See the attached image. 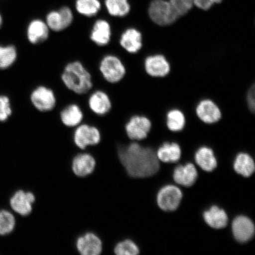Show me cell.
Here are the masks:
<instances>
[{
	"instance_id": "44dd1931",
	"label": "cell",
	"mask_w": 255,
	"mask_h": 255,
	"mask_svg": "<svg viewBox=\"0 0 255 255\" xmlns=\"http://www.w3.org/2000/svg\"><path fill=\"white\" fill-rule=\"evenodd\" d=\"M60 117L65 126L76 127L81 124L84 119V113L78 105L72 104L64 108L60 114Z\"/></svg>"
},
{
	"instance_id": "277c9868",
	"label": "cell",
	"mask_w": 255,
	"mask_h": 255,
	"mask_svg": "<svg viewBox=\"0 0 255 255\" xmlns=\"http://www.w3.org/2000/svg\"><path fill=\"white\" fill-rule=\"evenodd\" d=\"M100 71L105 81L113 84L122 81L127 72L126 66L120 57L111 54L101 60Z\"/></svg>"
},
{
	"instance_id": "ac0fdd59",
	"label": "cell",
	"mask_w": 255,
	"mask_h": 255,
	"mask_svg": "<svg viewBox=\"0 0 255 255\" xmlns=\"http://www.w3.org/2000/svg\"><path fill=\"white\" fill-rule=\"evenodd\" d=\"M112 37L111 26L104 19H99L92 26L90 39L97 46L104 47L110 43Z\"/></svg>"
},
{
	"instance_id": "4316f807",
	"label": "cell",
	"mask_w": 255,
	"mask_h": 255,
	"mask_svg": "<svg viewBox=\"0 0 255 255\" xmlns=\"http://www.w3.org/2000/svg\"><path fill=\"white\" fill-rule=\"evenodd\" d=\"M105 5L108 13L116 17H125L130 10L128 0H105Z\"/></svg>"
},
{
	"instance_id": "3957f363",
	"label": "cell",
	"mask_w": 255,
	"mask_h": 255,
	"mask_svg": "<svg viewBox=\"0 0 255 255\" xmlns=\"http://www.w3.org/2000/svg\"><path fill=\"white\" fill-rule=\"evenodd\" d=\"M148 15L155 24L162 27L174 23L179 17L170 2L166 0H153L149 6Z\"/></svg>"
},
{
	"instance_id": "8fae6325",
	"label": "cell",
	"mask_w": 255,
	"mask_h": 255,
	"mask_svg": "<svg viewBox=\"0 0 255 255\" xmlns=\"http://www.w3.org/2000/svg\"><path fill=\"white\" fill-rule=\"evenodd\" d=\"M36 200L34 194L30 191L19 190L9 199V206L14 212L22 216L30 215Z\"/></svg>"
},
{
	"instance_id": "484cf974",
	"label": "cell",
	"mask_w": 255,
	"mask_h": 255,
	"mask_svg": "<svg viewBox=\"0 0 255 255\" xmlns=\"http://www.w3.org/2000/svg\"><path fill=\"white\" fill-rule=\"evenodd\" d=\"M18 51L14 44L0 45V70L7 69L17 61Z\"/></svg>"
},
{
	"instance_id": "d6986e66",
	"label": "cell",
	"mask_w": 255,
	"mask_h": 255,
	"mask_svg": "<svg viewBox=\"0 0 255 255\" xmlns=\"http://www.w3.org/2000/svg\"><path fill=\"white\" fill-rule=\"evenodd\" d=\"M96 161L91 154L83 153L73 158L72 168L73 173L80 177L90 175L95 170Z\"/></svg>"
},
{
	"instance_id": "d590c367",
	"label": "cell",
	"mask_w": 255,
	"mask_h": 255,
	"mask_svg": "<svg viewBox=\"0 0 255 255\" xmlns=\"http://www.w3.org/2000/svg\"><path fill=\"white\" fill-rule=\"evenodd\" d=\"M3 23V18L2 16L1 13H0V28L2 26V24Z\"/></svg>"
},
{
	"instance_id": "7c38bea8",
	"label": "cell",
	"mask_w": 255,
	"mask_h": 255,
	"mask_svg": "<svg viewBox=\"0 0 255 255\" xmlns=\"http://www.w3.org/2000/svg\"><path fill=\"white\" fill-rule=\"evenodd\" d=\"M196 113L204 123L212 124L221 119L222 111L218 105L210 99L200 101L196 107Z\"/></svg>"
},
{
	"instance_id": "603a6c76",
	"label": "cell",
	"mask_w": 255,
	"mask_h": 255,
	"mask_svg": "<svg viewBox=\"0 0 255 255\" xmlns=\"http://www.w3.org/2000/svg\"><path fill=\"white\" fill-rule=\"evenodd\" d=\"M195 160L197 165L206 171H212L217 167V160L214 153L209 148H200L195 155Z\"/></svg>"
},
{
	"instance_id": "7a4b0ae2",
	"label": "cell",
	"mask_w": 255,
	"mask_h": 255,
	"mask_svg": "<svg viewBox=\"0 0 255 255\" xmlns=\"http://www.w3.org/2000/svg\"><path fill=\"white\" fill-rule=\"evenodd\" d=\"M61 78L65 87L76 94H87L93 87L91 73L81 62L69 63L64 68Z\"/></svg>"
},
{
	"instance_id": "9c48e42d",
	"label": "cell",
	"mask_w": 255,
	"mask_h": 255,
	"mask_svg": "<svg viewBox=\"0 0 255 255\" xmlns=\"http://www.w3.org/2000/svg\"><path fill=\"white\" fill-rule=\"evenodd\" d=\"M152 127L147 117L134 116L130 118L126 126L127 134L132 140H142L147 137Z\"/></svg>"
},
{
	"instance_id": "4dcf8cb0",
	"label": "cell",
	"mask_w": 255,
	"mask_h": 255,
	"mask_svg": "<svg viewBox=\"0 0 255 255\" xmlns=\"http://www.w3.org/2000/svg\"><path fill=\"white\" fill-rule=\"evenodd\" d=\"M114 252L117 255H136L139 250L134 242L127 239L119 242L115 247Z\"/></svg>"
},
{
	"instance_id": "9a60e30c",
	"label": "cell",
	"mask_w": 255,
	"mask_h": 255,
	"mask_svg": "<svg viewBox=\"0 0 255 255\" xmlns=\"http://www.w3.org/2000/svg\"><path fill=\"white\" fill-rule=\"evenodd\" d=\"M141 32L135 28H128L121 35L120 44L128 53L135 54L141 50L143 46Z\"/></svg>"
},
{
	"instance_id": "f546056e",
	"label": "cell",
	"mask_w": 255,
	"mask_h": 255,
	"mask_svg": "<svg viewBox=\"0 0 255 255\" xmlns=\"http://www.w3.org/2000/svg\"><path fill=\"white\" fill-rule=\"evenodd\" d=\"M16 221L13 214L7 210H0V236L11 234L14 230Z\"/></svg>"
},
{
	"instance_id": "e0dca14e",
	"label": "cell",
	"mask_w": 255,
	"mask_h": 255,
	"mask_svg": "<svg viewBox=\"0 0 255 255\" xmlns=\"http://www.w3.org/2000/svg\"><path fill=\"white\" fill-rule=\"evenodd\" d=\"M88 104L92 113L99 116H104L112 109V102L106 92L98 90L92 93L88 98Z\"/></svg>"
},
{
	"instance_id": "30bf717a",
	"label": "cell",
	"mask_w": 255,
	"mask_h": 255,
	"mask_svg": "<svg viewBox=\"0 0 255 255\" xmlns=\"http://www.w3.org/2000/svg\"><path fill=\"white\" fill-rule=\"evenodd\" d=\"M143 65L146 73L153 78H164L171 71L170 63L166 57L161 54L146 57Z\"/></svg>"
},
{
	"instance_id": "8992f818",
	"label": "cell",
	"mask_w": 255,
	"mask_h": 255,
	"mask_svg": "<svg viewBox=\"0 0 255 255\" xmlns=\"http://www.w3.org/2000/svg\"><path fill=\"white\" fill-rule=\"evenodd\" d=\"M101 135L97 127L80 124L73 133V141L80 149H84L88 146L97 145L100 143Z\"/></svg>"
},
{
	"instance_id": "f1b7e54d",
	"label": "cell",
	"mask_w": 255,
	"mask_h": 255,
	"mask_svg": "<svg viewBox=\"0 0 255 255\" xmlns=\"http://www.w3.org/2000/svg\"><path fill=\"white\" fill-rule=\"evenodd\" d=\"M167 126L173 132H179L186 125V117L182 111L178 109L169 111L167 114Z\"/></svg>"
},
{
	"instance_id": "836d02e7",
	"label": "cell",
	"mask_w": 255,
	"mask_h": 255,
	"mask_svg": "<svg viewBox=\"0 0 255 255\" xmlns=\"http://www.w3.org/2000/svg\"><path fill=\"white\" fill-rule=\"evenodd\" d=\"M223 0H193L194 4L203 10H208L215 4H219Z\"/></svg>"
},
{
	"instance_id": "cb8c5ba5",
	"label": "cell",
	"mask_w": 255,
	"mask_h": 255,
	"mask_svg": "<svg viewBox=\"0 0 255 255\" xmlns=\"http://www.w3.org/2000/svg\"><path fill=\"white\" fill-rule=\"evenodd\" d=\"M157 154L159 161L164 162H175L181 157V149L176 143H164L158 149Z\"/></svg>"
},
{
	"instance_id": "5b68a950",
	"label": "cell",
	"mask_w": 255,
	"mask_h": 255,
	"mask_svg": "<svg viewBox=\"0 0 255 255\" xmlns=\"http://www.w3.org/2000/svg\"><path fill=\"white\" fill-rule=\"evenodd\" d=\"M30 100L33 106L42 113L52 111L57 103L55 92L45 86H39L34 89L31 92Z\"/></svg>"
},
{
	"instance_id": "d6a6232c",
	"label": "cell",
	"mask_w": 255,
	"mask_h": 255,
	"mask_svg": "<svg viewBox=\"0 0 255 255\" xmlns=\"http://www.w3.org/2000/svg\"><path fill=\"white\" fill-rule=\"evenodd\" d=\"M178 16L186 15L194 5L193 0H169Z\"/></svg>"
},
{
	"instance_id": "4fadbf2b",
	"label": "cell",
	"mask_w": 255,
	"mask_h": 255,
	"mask_svg": "<svg viewBox=\"0 0 255 255\" xmlns=\"http://www.w3.org/2000/svg\"><path fill=\"white\" fill-rule=\"evenodd\" d=\"M76 249L82 255H99L103 250V245L97 235L89 232L77 239Z\"/></svg>"
},
{
	"instance_id": "5bb4252c",
	"label": "cell",
	"mask_w": 255,
	"mask_h": 255,
	"mask_svg": "<svg viewBox=\"0 0 255 255\" xmlns=\"http://www.w3.org/2000/svg\"><path fill=\"white\" fill-rule=\"evenodd\" d=\"M49 32L50 29L46 21L36 18L32 20L27 25L25 36L30 43L39 44L48 39Z\"/></svg>"
},
{
	"instance_id": "6da1fadb",
	"label": "cell",
	"mask_w": 255,
	"mask_h": 255,
	"mask_svg": "<svg viewBox=\"0 0 255 255\" xmlns=\"http://www.w3.org/2000/svg\"><path fill=\"white\" fill-rule=\"evenodd\" d=\"M120 160L127 173L134 178L152 176L159 170V163L157 154L149 148L142 147L133 142L119 149Z\"/></svg>"
},
{
	"instance_id": "d4e9b609",
	"label": "cell",
	"mask_w": 255,
	"mask_h": 255,
	"mask_svg": "<svg viewBox=\"0 0 255 255\" xmlns=\"http://www.w3.org/2000/svg\"><path fill=\"white\" fill-rule=\"evenodd\" d=\"M234 169L239 174L245 177H250L254 173L255 165L254 159L246 153H240L234 162Z\"/></svg>"
},
{
	"instance_id": "ba28073f",
	"label": "cell",
	"mask_w": 255,
	"mask_h": 255,
	"mask_svg": "<svg viewBox=\"0 0 255 255\" xmlns=\"http://www.w3.org/2000/svg\"><path fill=\"white\" fill-rule=\"evenodd\" d=\"M74 19L72 9L68 7H63L58 10L51 11L46 17V23L50 30L62 31L71 25Z\"/></svg>"
},
{
	"instance_id": "e575fe53",
	"label": "cell",
	"mask_w": 255,
	"mask_h": 255,
	"mask_svg": "<svg viewBox=\"0 0 255 255\" xmlns=\"http://www.w3.org/2000/svg\"><path fill=\"white\" fill-rule=\"evenodd\" d=\"M247 103L249 109L254 113L255 110V88L254 85L252 86L247 92Z\"/></svg>"
},
{
	"instance_id": "ffe728a7",
	"label": "cell",
	"mask_w": 255,
	"mask_h": 255,
	"mask_svg": "<svg viewBox=\"0 0 255 255\" xmlns=\"http://www.w3.org/2000/svg\"><path fill=\"white\" fill-rule=\"evenodd\" d=\"M198 176L195 166L189 163L185 165H179L175 169L173 174L174 180L177 184L185 187L193 186Z\"/></svg>"
},
{
	"instance_id": "83f0119b",
	"label": "cell",
	"mask_w": 255,
	"mask_h": 255,
	"mask_svg": "<svg viewBox=\"0 0 255 255\" xmlns=\"http://www.w3.org/2000/svg\"><path fill=\"white\" fill-rule=\"evenodd\" d=\"M75 8L80 14L92 17L101 10V3L100 0H76Z\"/></svg>"
},
{
	"instance_id": "1f68e13d",
	"label": "cell",
	"mask_w": 255,
	"mask_h": 255,
	"mask_svg": "<svg viewBox=\"0 0 255 255\" xmlns=\"http://www.w3.org/2000/svg\"><path fill=\"white\" fill-rule=\"evenodd\" d=\"M12 114L10 99L7 95H0V123H4Z\"/></svg>"
},
{
	"instance_id": "52a82bcc",
	"label": "cell",
	"mask_w": 255,
	"mask_h": 255,
	"mask_svg": "<svg viewBox=\"0 0 255 255\" xmlns=\"http://www.w3.org/2000/svg\"><path fill=\"white\" fill-rule=\"evenodd\" d=\"M182 197V192L179 188L173 185H167L162 188L158 193V205L164 211H174L179 206Z\"/></svg>"
},
{
	"instance_id": "2e32d148",
	"label": "cell",
	"mask_w": 255,
	"mask_h": 255,
	"mask_svg": "<svg viewBox=\"0 0 255 255\" xmlns=\"http://www.w3.org/2000/svg\"><path fill=\"white\" fill-rule=\"evenodd\" d=\"M232 232L236 240L241 243H245L251 240L254 237V223L247 217L238 216L233 222Z\"/></svg>"
},
{
	"instance_id": "7402d4cb",
	"label": "cell",
	"mask_w": 255,
	"mask_h": 255,
	"mask_svg": "<svg viewBox=\"0 0 255 255\" xmlns=\"http://www.w3.org/2000/svg\"><path fill=\"white\" fill-rule=\"evenodd\" d=\"M204 219L210 227L216 229L224 228L228 225V217L223 209L218 206H212L204 213Z\"/></svg>"
}]
</instances>
